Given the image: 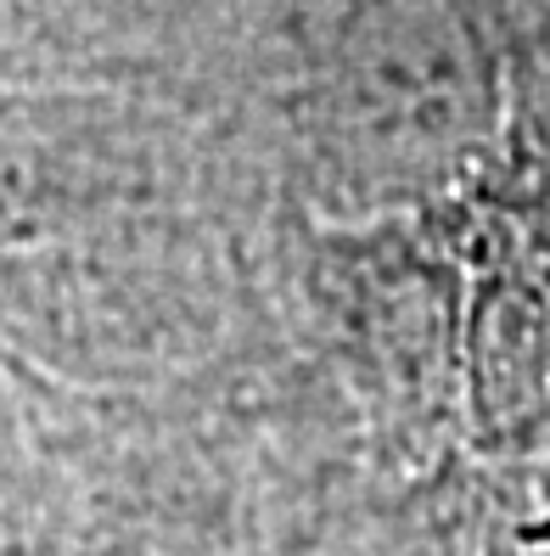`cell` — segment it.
Listing matches in <instances>:
<instances>
[{
    "mask_svg": "<svg viewBox=\"0 0 550 556\" xmlns=\"http://www.w3.org/2000/svg\"><path fill=\"white\" fill-rule=\"evenodd\" d=\"M293 237L265 157L219 113L0 79V354L40 382L276 405Z\"/></svg>",
    "mask_w": 550,
    "mask_h": 556,
    "instance_id": "cell-1",
    "label": "cell"
},
{
    "mask_svg": "<svg viewBox=\"0 0 550 556\" xmlns=\"http://www.w3.org/2000/svg\"><path fill=\"white\" fill-rule=\"evenodd\" d=\"M495 556H550V517H539L534 506L511 517V529L500 534Z\"/></svg>",
    "mask_w": 550,
    "mask_h": 556,
    "instance_id": "cell-7",
    "label": "cell"
},
{
    "mask_svg": "<svg viewBox=\"0 0 550 556\" xmlns=\"http://www.w3.org/2000/svg\"><path fill=\"white\" fill-rule=\"evenodd\" d=\"M534 511L550 517V462H545V472H539V483H534Z\"/></svg>",
    "mask_w": 550,
    "mask_h": 556,
    "instance_id": "cell-8",
    "label": "cell"
},
{
    "mask_svg": "<svg viewBox=\"0 0 550 556\" xmlns=\"http://www.w3.org/2000/svg\"><path fill=\"white\" fill-rule=\"evenodd\" d=\"M472 203L415 219L309 225L286 258V410L337 462H461V315Z\"/></svg>",
    "mask_w": 550,
    "mask_h": 556,
    "instance_id": "cell-3",
    "label": "cell"
},
{
    "mask_svg": "<svg viewBox=\"0 0 550 556\" xmlns=\"http://www.w3.org/2000/svg\"><path fill=\"white\" fill-rule=\"evenodd\" d=\"M516 0H265L231 124L309 225L449 214L500 186Z\"/></svg>",
    "mask_w": 550,
    "mask_h": 556,
    "instance_id": "cell-2",
    "label": "cell"
},
{
    "mask_svg": "<svg viewBox=\"0 0 550 556\" xmlns=\"http://www.w3.org/2000/svg\"><path fill=\"white\" fill-rule=\"evenodd\" d=\"M265 0H0V79L180 96L231 124Z\"/></svg>",
    "mask_w": 550,
    "mask_h": 556,
    "instance_id": "cell-6",
    "label": "cell"
},
{
    "mask_svg": "<svg viewBox=\"0 0 550 556\" xmlns=\"http://www.w3.org/2000/svg\"><path fill=\"white\" fill-rule=\"evenodd\" d=\"M461 462L523 506L550 462V265L495 191L466 231Z\"/></svg>",
    "mask_w": 550,
    "mask_h": 556,
    "instance_id": "cell-5",
    "label": "cell"
},
{
    "mask_svg": "<svg viewBox=\"0 0 550 556\" xmlns=\"http://www.w3.org/2000/svg\"><path fill=\"white\" fill-rule=\"evenodd\" d=\"M309 467L253 400H90L46 388L0 556H265Z\"/></svg>",
    "mask_w": 550,
    "mask_h": 556,
    "instance_id": "cell-4",
    "label": "cell"
}]
</instances>
